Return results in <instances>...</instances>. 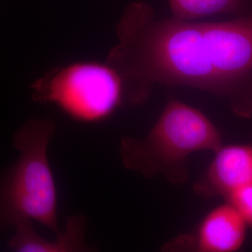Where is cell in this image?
<instances>
[{
	"label": "cell",
	"instance_id": "3",
	"mask_svg": "<svg viewBox=\"0 0 252 252\" xmlns=\"http://www.w3.org/2000/svg\"><path fill=\"white\" fill-rule=\"evenodd\" d=\"M56 127L49 118L30 119L13 135L18 159L0 174V228L22 220H36L57 236V190L48 159Z\"/></svg>",
	"mask_w": 252,
	"mask_h": 252
},
{
	"label": "cell",
	"instance_id": "2",
	"mask_svg": "<svg viewBox=\"0 0 252 252\" xmlns=\"http://www.w3.org/2000/svg\"><path fill=\"white\" fill-rule=\"evenodd\" d=\"M221 146L220 131L202 111L172 99L145 137L122 138L120 157L129 170L149 179L162 177L180 186L189 180L188 159L191 154L215 153Z\"/></svg>",
	"mask_w": 252,
	"mask_h": 252
},
{
	"label": "cell",
	"instance_id": "6",
	"mask_svg": "<svg viewBox=\"0 0 252 252\" xmlns=\"http://www.w3.org/2000/svg\"><path fill=\"white\" fill-rule=\"evenodd\" d=\"M194 184L202 198H226L235 189L252 184V144L221 146Z\"/></svg>",
	"mask_w": 252,
	"mask_h": 252
},
{
	"label": "cell",
	"instance_id": "4",
	"mask_svg": "<svg viewBox=\"0 0 252 252\" xmlns=\"http://www.w3.org/2000/svg\"><path fill=\"white\" fill-rule=\"evenodd\" d=\"M31 88L34 101L55 104L82 122L108 117L124 100L123 81L107 63H75L54 68Z\"/></svg>",
	"mask_w": 252,
	"mask_h": 252
},
{
	"label": "cell",
	"instance_id": "9",
	"mask_svg": "<svg viewBox=\"0 0 252 252\" xmlns=\"http://www.w3.org/2000/svg\"><path fill=\"white\" fill-rule=\"evenodd\" d=\"M225 199L243 218L248 226L252 227V184L235 189Z\"/></svg>",
	"mask_w": 252,
	"mask_h": 252
},
{
	"label": "cell",
	"instance_id": "5",
	"mask_svg": "<svg viewBox=\"0 0 252 252\" xmlns=\"http://www.w3.org/2000/svg\"><path fill=\"white\" fill-rule=\"evenodd\" d=\"M248 224L231 204L211 209L190 232L164 244L160 252H238Z\"/></svg>",
	"mask_w": 252,
	"mask_h": 252
},
{
	"label": "cell",
	"instance_id": "7",
	"mask_svg": "<svg viewBox=\"0 0 252 252\" xmlns=\"http://www.w3.org/2000/svg\"><path fill=\"white\" fill-rule=\"evenodd\" d=\"M12 229L14 234L9 241L12 252H95L86 242L87 219L82 214L69 217L54 241L38 234L30 220H19Z\"/></svg>",
	"mask_w": 252,
	"mask_h": 252
},
{
	"label": "cell",
	"instance_id": "1",
	"mask_svg": "<svg viewBox=\"0 0 252 252\" xmlns=\"http://www.w3.org/2000/svg\"><path fill=\"white\" fill-rule=\"evenodd\" d=\"M116 36L107 63L123 81V102L143 103L155 84L189 87L224 98L240 117L252 116V17L157 19L149 4L133 2Z\"/></svg>",
	"mask_w": 252,
	"mask_h": 252
},
{
	"label": "cell",
	"instance_id": "8",
	"mask_svg": "<svg viewBox=\"0 0 252 252\" xmlns=\"http://www.w3.org/2000/svg\"><path fill=\"white\" fill-rule=\"evenodd\" d=\"M173 17L196 21L232 14L243 8L244 0H168Z\"/></svg>",
	"mask_w": 252,
	"mask_h": 252
}]
</instances>
